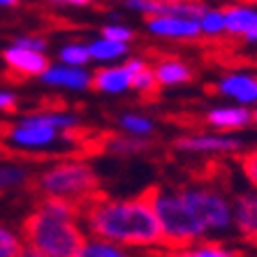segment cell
Instances as JSON below:
<instances>
[{
	"label": "cell",
	"mask_w": 257,
	"mask_h": 257,
	"mask_svg": "<svg viewBox=\"0 0 257 257\" xmlns=\"http://www.w3.org/2000/svg\"><path fill=\"white\" fill-rule=\"evenodd\" d=\"M162 229V248L181 250L234 227L232 199L213 186L190 183L146 190Z\"/></svg>",
	"instance_id": "obj_1"
},
{
	"label": "cell",
	"mask_w": 257,
	"mask_h": 257,
	"mask_svg": "<svg viewBox=\"0 0 257 257\" xmlns=\"http://www.w3.org/2000/svg\"><path fill=\"white\" fill-rule=\"evenodd\" d=\"M81 225L93 239L123 248H162V229L149 195L114 199L95 195L81 204Z\"/></svg>",
	"instance_id": "obj_2"
},
{
	"label": "cell",
	"mask_w": 257,
	"mask_h": 257,
	"mask_svg": "<svg viewBox=\"0 0 257 257\" xmlns=\"http://www.w3.org/2000/svg\"><path fill=\"white\" fill-rule=\"evenodd\" d=\"M21 239L44 257H77L88 241L81 225V206L65 199L42 197L24 220Z\"/></svg>",
	"instance_id": "obj_3"
},
{
	"label": "cell",
	"mask_w": 257,
	"mask_h": 257,
	"mask_svg": "<svg viewBox=\"0 0 257 257\" xmlns=\"http://www.w3.org/2000/svg\"><path fill=\"white\" fill-rule=\"evenodd\" d=\"M35 188L42 197L65 199L81 206L100 190L95 167L79 158H60L35 174Z\"/></svg>",
	"instance_id": "obj_4"
},
{
	"label": "cell",
	"mask_w": 257,
	"mask_h": 257,
	"mask_svg": "<svg viewBox=\"0 0 257 257\" xmlns=\"http://www.w3.org/2000/svg\"><path fill=\"white\" fill-rule=\"evenodd\" d=\"M5 142L10 144V149L21 153H51V151H67L63 144H77V132H58L54 127L17 118L5 130Z\"/></svg>",
	"instance_id": "obj_5"
},
{
	"label": "cell",
	"mask_w": 257,
	"mask_h": 257,
	"mask_svg": "<svg viewBox=\"0 0 257 257\" xmlns=\"http://www.w3.org/2000/svg\"><path fill=\"white\" fill-rule=\"evenodd\" d=\"M174 149L190 156H229L243 151V139L227 132H188L174 139Z\"/></svg>",
	"instance_id": "obj_6"
},
{
	"label": "cell",
	"mask_w": 257,
	"mask_h": 257,
	"mask_svg": "<svg viewBox=\"0 0 257 257\" xmlns=\"http://www.w3.org/2000/svg\"><path fill=\"white\" fill-rule=\"evenodd\" d=\"M146 35L162 42H195L202 40L197 19L190 17H149L144 19Z\"/></svg>",
	"instance_id": "obj_7"
},
{
	"label": "cell",
	"mask_w": 257,
	"mask_h": 257,
	"mask_svg": "<svg viewBox=\"0 0 257 257\" xmlns=\"http://www.w3.org/2000/svg\"><path fill=\"white\" fill-rule=\"evenodd\" d=\"M215 93L239 107H257V74L248 70H232L215 79Z\"/></svg>",
	"instance_id": "obj_8"
},
{
	"label": "cell",
	"mask_w": 257,
	"mask_h": 257,
	"mask_svg": "<svg viewBox=\"0 0 257 257\" xmlns=\"http://www.w3.org/2000/svg\"><path fill=\"white\" fill-rule=\"evenodd\" d=\"M47 88L65 90V93H88L93 88V72L88 67H70L63 63H49L40 77Z\"/></svg>",
	"instance_id": "obj_9"
},
{
	"label": "cell",
	"mask_w": 257,
	"mask_h": 257,
	"mask_svg": "<svg viewBox=\"0 0 257 257\" xmlns=\"http://www.w3.org/2000/svg\"><path fill=\"white\" fill-rule=\"evenodd\" d=\"M0 60H3V65L19 79H40L42 72L47 70L49 63H51L47 54L28 51V49H24V47H17L14 42L3 47Z\"/></svg>",
	"instance_id": "obj_10"
},
{
	"label": "cell",
	"mask_w": 257,
	"mask_h": 257,
	"mask_svg": "<svg viewBox=\"0 0 257 257\" xmlns=\"http://www.w3.org/2000/svg\"><path fill=\"white\" fill-rule=\"evenodd\" d=\"M204 123L215 132H241L245 127L252 125V109L248 107H239V104H213L206 109L204 114Z\"/></svg>",
	"instance_id": "obj_11"
},
{
	"label": "cell",
	"mask_w": 257,
	"mask_h": 257,
	"mask_svg": "<svg viewBox=\"0 0 257 257\" xmlns=\"http://www.w3.org/2000/svg\"><path fill=\"white\" fill-rule=\"evenodd\" d=\"M225 17V37L245 40L257 28V3L250 0H232L222 7Z\"/></svg>",
	"instance_id": "obj_12"
},
{
	"label": "cell",
	"mask_w": 257,
	"mask_h": 257,
	"mask_svg": "<svg viewBox=\"0 0 257 257\" xmlns=\"http://www.w3.org/2000/svg\"><path fill=\"white\" fill-rule=\"evenodd\" d=\"M93 90L109 97H120L132 93V74L125 67V63L97 67L93 72Z\"/></svg>",
	"instance_id": "obj_13"
},
{
	"label": "cell",
	"mask_w": 257,
	"mask_h": 257,
	"mask_svg": "<svg viewBox=\"0 0 257 257\" xmlns=\"http://www.w3.org/2000/svg\"><path fill=\"white\" fill-rule=\"evenodd\" d=\"M232 215H234V227L243 236L245 241L257 243V190L239 192L232 199Z\"/></svg>",
	"instance_id": "obj_14"
},
{
	"label": "cell",
	"mask_w": 257,
	"mask_h": 257,
	"mask_svg": "<svg viewBox=\"0 0 257 257\" xmlns=\"http://www.w3.org/2000/svg\"><path fill=\"white\" fill-rule=\"evenodd\" d=\"M158 86L160 88H176V86H186L195 79V70L188 60L179 56H160L153 63Z\"/></svg>",
	"instance_id": "obj_15"
},
{
	"label": "cell",
	"mask_w": 257,
	"mask_h": 257,
	"mask_svg": "<svg viewBox=\"0 0 257 257\" xmlns=\"http://www.w3.org/2000/svg\"><path fill=\"white\" fill-rule=\"evenodd\" d=\"M26 123H35V125L54 127L58 132H79L81 130V116L77 111L63 107H51V109H37V111H28V114L19 116Z\"/></svg>",
	"instance_id": "obj_16"
},
{
	"label": "cell",
	"mask_w": 257,
	"mask_h": 257,
	"mask_svg": "<svg viewBox=\"0 0 257 257\" xmlns=\"http://www.w3.org/2000/svg\"><path fill=\"white\" fill-rule=\"evenodd\" d=\"M88 54H90V63H97V65H116V63H123L125 58L132 56V44L116 42V40L97 35L88 42Z\"/></svg>",
	"instance_id": "obj_17"
},
{
	"label": "cell",
	"mask_w": 257,
	"mask_h": 257,
	"mask_svg": "<svg viewBox=\"0 0 257 257\" xmlns=\"http://www.w3.org/2000/svg\"><path fill=\"white\" fill-rule=\"evenodd\" d=\"M35 179L30 165L21 160H0V192L19 190Z\"/></svg>",
	"instance_id": "obj_18"
},
{
	"label": "cell",
	"mask_w": 257,
	"mask_h": 257,
	"mask_svg": "<svg viewBox=\"0 0 257 257\" xmlns=\"http://www.w3.org/2000/svg\"><path fill=\"white\" fill-rule=\"evenodd\" d=\"M116 127H118L123 135L139 137V139L153 137L158 130L156 118L149 114H144V111H123V114L116 118Z\"/></svg>",
	"instance_id": "obj_19"
},
{
	"label": "cell",
	"mask_w": 257,
	"mask_h": 257,
	"mask_svg": "<svg viewBox=\"0 0 257 257\" xmlns=\"http://www.w3.org/2000/svg\"><path fill=\"white\" fill-rule=\"evenodd\" d=\"M56 63H63V65L70 67H88L90 65L88 42H81V40L63 42L56 49Z\"/></svg>",
	"instance_id": "obj_20"
},
{
	"label": "cell",
	"mask_w": 257,
	"mask_h": 257,
	"mask_svg": "<svg viewBox=\"0 0 257 257\" xmlns=\"http://www.w3.org/2000/svg\"><path fill=\"white\" fill-rule=\"evenodd\" d=\"M104 149L114 156H120V158H130V156H139V153H146L151 149V142L149 139H139V137H130V135H114L109 137Z\"/></svg>",
	"instance_id": "obj_21"
},
{
	"label": "cell",
	"mask_w": 257,
	"mask_h": 257,
	"mask_svg": "<svg viewBox=\"0 0 257 257\" xmlns=\"http://www.w3.org/2000/svg\"><path fill=\"white\" fill-rule=\"evenodd\" d=\"M202 40H220L225 37V17H222V7H209L199 14L197 19Z\"/></svg>",
	"instance_id": "obj_22"
},
{
	"label": "cell",
	"mask_w": 257,
	"mask_h": 257,
	"mask_svg": "<svg viewBox=\"0 0 257 257\" xmlns=\"http://www.w3.org/2000/svg\"><path fill=\"white\" fill-rule=\"evenodd\" d=\"M77 257H137V255H132L123 245L109 243V241L102 239H90L86 241V245L81 248V252Z\"/></svg>",
	"instance_id": "obj_23"
},
{
	"label": "cell",
	"mask_w": 257,
	"mask_h": 257,
	"mask_svg": "<svg viewBox=\"0 0 257 257\" xmlns=\"http://www.w3.org/2000/svg\"><path fill=\"white\" fill-rule=\"evenodd\" d=\"M158 79H156V72H153V65H146L144 70L135 72L132 74V93L135 95H142V97H151L158 93Z\"/></svg>",
	"instance_id": "obj_24"
},
{
	"label": "cell",
	"mask_w": 257,
	"mask_h": 257,
	"mask_svg": "<svg viewBox=\"0 0 257 257\" xmlns=\"http://www.w3.org/2000/svg\"><path fill=\"white\" fill-rule=\"evenodd\" d=\"M24 250V239L10 227L0 225V257H19Z\"/></svg>",
	"instance_id": "obj_25"
},
{
	"label": "cell",
	"mask_w": 257,
	"mask_h": 257,
	"mask_svg": "<svg viewBox=\"0 0 257 257\" xmlns=\"http://www.w3.org/2000/svg\"><path fill=\"white\" fill-rule=\"evenodd\" d=\"M100 35L109 37V40H116V42L132 44V40L137 37V33H135V28L127 26V24H120V21H107V24L100 28Z\"/></svg>",
	"instance_id": "obj_26"
},
{
	"label": "cell",
	"mask_w": 257,
	"mask_h": 257,
	"mask_svg": "<svg viewBox=\"0 0 257 257\" xmlns=\"http://www.w3.org/2000/svg\"><path fill=\"white\" fill-rule=\"evenodd\" d=\"M12 42L17 47L28 49V51H37V54H47L49 51V40L40 33H17L12 37Z\"/></svg>",
	"instance_id": "obj_27"
},
{
	"label": "cell",
	"mask_w": 257,
	"mask_h": 257,
	"mask_svg": "<svg viewBox=\"0 0 257 257\" xmlns=\"http://www.w3.org/2000/svg\"><path fill=\"white\" fill-rule=\"evenodd\" d=\"M241 172L248 179V183L257 190V149L245 151L243 156H241Z\"/></svg>",
	"instance_id": "obj_28"
},
{
	"label": "cell",
	"mask_w": 257,
	"mask_h": 257,
	"mask_svg": "<svg viewBox=\"0 0 257 257\" xmlns=\"http://www.w3.org/2000/svg\"><path fill=\"white\" fill-rule=\"evenodd\" d=\"M192 252L197 257H239V252L229 250V248H222L218 243H202L197 248H192Z\"/></svg>",
	"instance_id": "obj_29"
},
{
	"label": "cell",
	"mask_w": 257,
	"mask_h": 257,
	"mask_svg": "<svg viewBox=\"0 0 257 257\" xmlns=\"http://www.w3.org/2000/svg\"><path fill=\"white\" fill-rule=\"evenodd\" d=\"M17 107H19V95L12 88L0 86V114H12Z\"/></svg>",
	"instance_id": "obj_30"
},
{
	"label": "cell",
	"mask_w": 257,
	"mask_h": 257,
	"mask_svg": "<svg viewBox=\"0 0 257 257\" xmlns=\"http://www.w3.org/2000/svg\"><path fill=\"white\" fill-rule=\"evenodd\" d=\"M51 3H58V5H67V7H88V5H93L95 0H51Z\"/></svg>",
	"instance_id": "obj_31"
},
{
	"label": "cell",
	"mask_w": 257,
	"mask_h": 257,
	"mask_svg": "<svg viewBox=\"0 0 257 257\" xmlns=\"http://www.w3.org/2000/svg\"><path fill=\"white\" fill-rule=\"evenodd\" d=\"M172 257H197L192 252V248H181V250H172Z\"/></svg>",
	"instance_id": "obj_32"
},
{
	"label": "cell",
	"mask_w": 257,
	"mask_h": 257,
	"mask_svg": "<svg viewBox=\"0 0 257 257\" xmlns=\"http://www.w3.org/2000/svg\"><path fill=\"white\" fill-rule=\"evenodd\" d=\"M19 257H44L42 252H37V250H33V248H28V245L24 243V250H21V255Z\"/></svg>",
	"instance_id": "obj_33"
},
{
	"label": "cell",
	"mask_w": 257,
	"mask_h": 257,
	"mask_svg": "<svg viewBox=\"0 0 257 257\" xmlns=\"http://www.w3.org/2000/svg\"><path fill=\"white\" fill-rule=\"evenodd\" d=\"M19 5H21V0H0L3 10H12V7H19Z\"/></svg>",
	"instance_id": "obj_34"
},
{
	"label": "cell",
	"mask_w": 257,
	"mask_h": 257,
	"mask_svg": "<svg viewBox=\"0 0 257 257\" xmlns=\"http://www.w3.org/2000/svg\"><path fill=\"white\" fill-rule=\"evenodd\" d=\"M243 42H248V44H255V47H257V28L252 30V33H250V35H248V37H245Z\"/></svg>",
	"instance_id": "obj_35"
},
{
	"label": "cell",
	"mask_w": 257,
	"mask_h": 257,
	"mask_svg": "<svg viewBox=\"0 0 257 257\" xmlns=\"http://www.w3.org/2000/svg\"><path fill=\"white\" fill-rule=\"evenodd\" d=\"M252 125L257 127V107H252Z\"/></svg>",
	"instance_id": "obj_36"
},
{
	"label": "cell",
	"mask_w": 257,
	"mask_h": 257,
	"mask_svg": "<svg viewBox=\"0 0 257 257\" xmlns=\"http://www.w3.org/2000/svg\"><path fill=\"white\" fill-rule=\"evenodd\" d=\"M123 3H132V0H123Z\"/></svg>",
	"instance_id": "obj_37"
}]
</instances>
